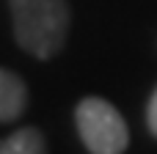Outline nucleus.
<instances>
[{"mask_svg": "<svg viewBox=\"0 0 157 154\" xmlns=\"http://www.w3.org/2000/svg\"><path fill=\"white\" fill-rule=\"evenodd\" d=\"M17 44L33 58H52L69 33L66 0H8Z\"/></svg>", "mask_w": 157, "mask_h": 154, "instance_id": "nucleus-1", "label": "nucleus"}, {"mask_svg": "<svg viewBox=\"0 0 157 154\" xmlns=\"http://www.w3.org/2000/svg\"><path fill=\"white\" fill-rule=\"evenodd\" d=\"M75 124H77L83 146L91 154H124L130 143L127 121L110 102L99 96H88L77 105Z\"/></svg>", "mask_w": 157, "mask_h": 154, "instance_id": "nucleus-2", "label": "nucleus"}, {"mask_svg": "<svg viewBox=\"0 0 157 154\" xmlns=\"http://www.w3.org/2000/svg\"><path fill=\"white\" fill-rule=\"evenodd\" d=\"M28 105V88L19 74L0 69V121H14Z\"/></svg>", "mask_w": 157, "mask_h": 154, "instance_id": "nucleus-3", "label": "nucleus"}, {"mask_svg": "<svg viewBox=\"0 0 157 154\" xmlns=\"http://www.w3.org/2000/svg\"><path fill=\"white\" fill-rule=\"evenodd\" d=\"M0 154H47V146L36 127H22L0 141Z\"/></svg>", "mask_w": 157, "mask_h": 154, "instance_id": "nucleus-4", "label": "nucleus"}, {"mask_svg": "<svg viewBox=\"0 0 157 154\" xmlns=\"http://www.w3.org/2000/svg\"><path fill=\"white\" fill-rule=\"evenodd\" d=\"M146 124H149V132L157 138V88L149 99V107H146Z\"/></svg>", "mask_w": 157, "mask_h": 154, "instance_id": "nucleus-5", "label": "nucleus"}]
</instances>
